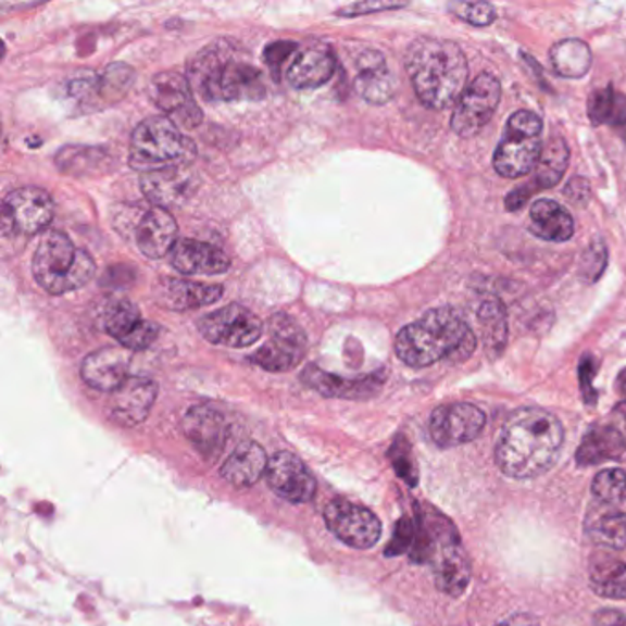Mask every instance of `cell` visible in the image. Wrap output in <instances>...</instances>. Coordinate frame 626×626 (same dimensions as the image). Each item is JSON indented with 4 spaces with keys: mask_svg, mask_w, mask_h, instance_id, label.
Here are the masks:
<instances>
[{
    "mask_svg": "<svg viewBox=\"0 0 626 626\" xmlns=\"http://www.w3.org/2000/svg\"><path fill=\"white\" fill-rule=\"evenodd\" d=\"M593 362H591L590 356H585V361L580 362L579 373H580V388H583V393H585L586 402L596 401V391L591 388V377H593Z\"/></svg>",
    "mask_w": 626,
    "mask_h": 626,
    "instance_id": "obj_45",
    "label": "cell"
},
{
    "mask_svg": "<svg viewBox=\"0 0 626 626\" xmlns=\"http://www.w3.org/2000/svg\"><path fill=\"white\" fill-rule=\"evenodd\" d=\"M151 98L173 124L196 129L202 124L201 107L197 105L188 77L178 72H164L151 82Z\"/></svg>",
    "mask_w": 626,
    "mask_h": 626,
    "instance_id": "obj_15",
    "label": "cell"
},
{
    "mask_svg": "<svg viewBox=\"0 0 626 626\" xmlns=\"http://www.w3.org/2000/svg\"><path fill=\"white\" fill-rule=\"evenodd\" d=\"M529 220L533 234L543 241L564 242L574 236L575 221L572 213L550 199L533 202Z\"/></svg>",
    "mask_w": 626,
    "mask_h": 626,
    "instance_id": "obj_28",
    "label": "cell"
},
{
    "mask_svg": "<svg viewBox=\"0 0 626 626\" xmlns=\"http://www.w3.org/2000/svg\"><path fill=\"white\" fill-rule=\"evenodd\" d=\"M535 191H537V186L533 183L527 184L524 188H516L514 191H511V196L505 199V204H508L509 210H518Z\"/></svg>",
    "mask_w": 626,
    "mask_h": 626,
    "instance_id": "obj_47",
    "label": "cell"
},
{
    "mask_svg": "<svg viewBox=\"0 0 626 626\" xmlns=\"http://www.w3.org/2000/svg\"><path fill=\"white\" fill-rule=\"evenodd\" d=\"M567 160H569V149H567V143L562 140V136H550L542 148L537 167H535L533 184L537 186V189L553 188L561 183V178L564 177L567 170Z\"/></svg>",
    "mask_w": 626,
    "mask_h": 626,
    "instance_id": "obj_34",
    "label": "cell"
},
{
    "mask_svg": "<svg viewBox=\"0 0 626 626\" xmlns=\"http://www.w3.org/2000/svg\"><path fill=\"white\" fill-rule=\"evenodd\" d=\"M34 278L48 295L60 296L84 289L95 278V258L77 249L71 237L60 230L42 236L32 260Z\"/></svg>",
    "mask_w": 626,
    "mask_h": 626,
    "instance_id": "obj_5",
    "label": "cell"
},
{
    "mask_svg": "<svg viewBox=\"0 0 626 626\" xmlns=\"http://www.w3.org/2000/svg\"><path fill=\"white\" fill-rule=\"evenodd\" d=\"M593 497L603 505H614L626 498V473L623 468H604L591 481Z\"/></svg>",
    "mask_w": 626,
    "mask_h": 626,
    "instance_id": "obj_38",
    "label": "cell"
},
{
    "mask_svg": "<svg viewBox=\"0 0 626 626\" xmlns=\"http://www.w3.org/2000/svg\"><path fill=\"white\" fill-rule=\"evenodd\" d=\"M502 98V85L492 74H479L473 84L461 95L452 113V130L463 138L478 135L489 124L492 114L497 113Z\"/></svg>",
    "mask_w": 626,
    "mask_h": 626,
    "instance_id": "obj_11",
    "label": "cell"
},
{
    "mask_svg": "<svg viewBox=\"0 0 626 626\" xmlns=\"http://www.w3.org/2000/svg\"><path fill=\"white\" fill-rule=\"evenodd\" d=\"M586 533L593 542L610 548V550H625L626 548V513L621 511H606L596 509L591 511L586 521Z\"/></svg>",
    "mask_w": 626,
    "mask_h": 626,
    "instance_id": "obj_32",
    "label": "cell"
},
{
    "mask_svg": "<svg viewBox=\"0 0 626 626\" xmlns=\"http://www.w3.org/2000/svg\"><path fill=\"white\" fill-rule=\"evenodd\" d=\"M143 196L153 206H183L199 188V177L189 166L164 167L159 172L143 173L140 178Z\"/></svg>",
    "mask_w": 626,
    "mask_h": 626,
    "instance_id": "obj_19",
    "label": "cell"
},
{
    "mask_svg": "<svg viewBox=\"0 0 626 626\" xmlns=\"http://www.w3.org/2000/svg\"><path fill=\"white\" fill-rule=\"evenodd\" d=\"M551 66L562 77L579 79L586 76L591 68V50L585 41L566 39L556 42L550 52Z\"/></svg>",
    "mask_w": 626,
    "mask_h": 626,
    "instance_id": "obj_33",
    "label": "cell"
},
{
    "mask_svg": "<svg viewBox=\"0 0 626 626\" xmlns=\"http://www.w3.org/2000/svg\"><path fill=\"white\" fill-rule=\"evenodd\" d=\"M423 521L436 540L434 551L436 586L447 596H463L471 583L473 567L454 526L436 511H431L430 516H423Z\"/></svg>",
    "mask_w": 626,
    "mask_h": 626,
    "instance_id": "obj_8",
    "label": "cell"
},
{
    "mask_svg": "<svg viewBox=\"0 0 626 626\" xmlns=\"http://www.w3.org/2000/svg\"><path fill=\"white\" fill-rule=\"evenodd\" d=\"M53 213L52 197L45 189H13L2 201V236H36L52 223Z\"/></svg>",
    "mask_w": 626,
    "mask_h": 626,
    "instance_id": "obj_9",
    "label": "cell"
},
{
    "mask_svg": "<svg viewBox=\"0 0 626 626\" xmlns=\"http://www.w3.org/2000/svg\"><path fill=\"white\" fill-rule=\"evenodd\" d=\"M133 234H135L136 247L146 258L160 260L166 254H172V250L177 245V221L173 220L172 213L167 210L156 206L148 208L140 215Z\"/></svg>",
    "mask_w": 626,
    "mask_h": 626,
    "instance_id": "obj_20",
    "label": "cell"
},
{
    "mask_svg": "<svg viewBox=\"0 0 626 626\" xmlns=\"http://www.w3.org/2000/svg\"><path fill=\"white\" fill-rule=\"evenodd\" d=\"M455 15L473 26H489L497 21V12L487 2H461L452 7Z\"/></svg>",
    "mask_w": 626,
    "mask_h": 626,
    "instance_id": "obj_39",
    "label": "cell"
},
{
    "mask_svg": "<svg viewBox=\"0 0 626 626\" xmlns=\"http://www.w3.org/2000/svg\"><path fill=\"white\" fill-rule=\"evenodd\" d=\"M130 351L125 348H103L90 353L82 364L85 385L98 391L113 393L129 378Z\"/></svg>",
    "mask_w": 626,
    "mask_h": 626,
    "instance_id": "obj_21",
    "label": "cell"
},
{
    "mask_svg": "<svg viewBox=\"0 0 626 626\" xmlns=\"http://www.w3.org/2000/svg\"><path fill=\"white\" fill-rule=\"evenodd\" d=\"M617 412H619V415L623 417L626 425V401L621 402L619 406H617Z\"/></svg>",
    "mask_w": 626,
    "mask_h": 626,
    "instance_id": "obj_50",
    "label": "cell"
},
{
    "mask_svg": "<svg viewBox=\"0 0 626 626\" xmlns=\"http://www.w3.org/2000/svg\"><path fill=\"white\" fill-rule=\"evenodd\" d=\"M497 626H540L537 617H533L529 614H516L511 615L508 619L502 621L500 625Z\"/></svg>",
    "mask_w": 626,
    "mask_h": 626,
    "instance_id": "obj_48",
    "label": "cell"
},
{
    "mask_svg": "<svg viewBox=\"0 0 626 626\" xmlns=\"http://www.w3.org/2000/svg\"><path fill=\"white\" fill-rule=\"evenodd\" d=\"M564 443V426L540 408H522L503 423L497 441V465L513 479H533L555 465Z\"/></svg>",
    "mask_w": 626,
    "mask_h": 626,
    "instance_id": "obj_1",
    "label": "cell"
},
{
    "mask_svg": "<svg viewBox=\"0 0 626 626\" xmlns=\"http://www.w3.org/2000/svg\"><path fill=\"white\" fill-rule=\"evenodd\" d=\"M542 118L533 111H516L509 118L494 153V170L508 178L526 177L542 154Z\"/></svg>",
    "mask_w": 626,
    "mask_h": 626,
    "instance_id": "obj_7",
    "label": "cell"
},
{
    "mask_svg": "<svg viewBox=\"0 0 626 626\" xmlns=\"http://www.w3.org/2000/svg\"><path fill=\"white\" fill-rule=\"evenodd\" d=\"M302 380L309 388L318 391L325 397H342V399H366V397L377 393L383 385V378L377 375L372 377L355 378L346 380L331 373L322 372L318 366H309L302 373Z\"/></svg>",
    "mask_w": 626,
    "mask_h": 626,
    "instance_id": "obj_27",
    "label": "cell"
},
{
    "mask_svg": "<svg viewBox=\"0 0 626 626\" xmlns=\"http://www.w3.org/2000/svg\"><path fill=\"white\" fill-rule=\"evenodd\" d=\"M113 164L105 149L92 146H66L55 154V166L61 173L71 177H85V175H100L105 173Z\"/></svg>",
    "mask_w": 626,
    "mask_h": 626,
    "instance_id": "obj_30",
    "label": "cell"
},
{
    "mask_svg": "<svg viewBox=\"0 0 626 626\" xmlns=\"http://www.w3.org/2000/svg\"><path fill=\"white\" fill-rule=\"evenodd\" d=\"M593 623L596 626H626V614L619 610L604 609L597 612Z\"/></svg>",
    "mask_w": 626,
    "mask_h": 626,
    "instance_id": "obj_46",
    "label": "cell"
},
{
    "mask_svg": "<svg viewBox=\"0 0 626 626\" xmlns=\"http://www.w3.org/2000/svg\"><path fill=\"white\" fill-rule=\"evenodd\" d=\"M160 327L154 324V322H149V320H142L140 324L136 325L135 331L130 333L129 337L124 338L120 346L129 351H142V349H148L154 340L159 338Z\"/></svg>",
    "mask_w": 626,
    "mask_h": 626,
    "instance_id": "obj_40",
    "label": "cell"
},
{
    "mask_svg": "<svg viewBox=\"0 0 626 626\" xmlns=\"http://www.w3.org/2000/svg\"><path fill=\"white\" fill-rule=\"evenodd\" d=\"M298 48H296V42L279 41L272 42L271 47H266L265 61L271 66V71L274 72V77L278 79L279 71H281V65H284L285 60H289L290 55H296Z\"/></svg>",
    "mask_w": 626,
    "mask_h": 626,
    "instance_id": "obj_43",
    "label": "cell"
},
{
    "mask_svg": "<svg viewBox=\"0 0 626 626\" xmlns=\"http://www.w3.org/2000/svg\"><path fill=\"white\" fill-rule=\"evenodd\" d=\"M268 461L271 460L266 458L265 449L260 443L245 441L221 465V476L237 489H247L263 478Z\"/></svg>",
    "mask_w": 626,
    "mask_h": 626,
    "instance_id": "obj_26",
    "label": "cell"
},
{
    "mask_svg": "<svg viewBox=\"0 0 626 626\" xmlns=\"http://www.w3.org/2000/svg\"><path fill=\"white\" fill-rule=\"evenodd\" d=\"M404 63L415 95L428 109L443 111L467 89V58L455 42L420 37L408 47Z\"/></svg>",
    "mask_w": 626,
    "mask_h": 626,
    "instance_id": "obj_2",
    "label": "cell"
},
{
    "mask_svg": "<svg viewBox=\"0 0 626 626\" xmlns=\"http://www.w3.org/2000/svg\"><path fill=\"white\" fill-rule=\"evenodd\" d=\"M100 318L103 331L118 338V342L129 337L130 333L135 331L136 325L143 320L135 303L124 298L107 302L101 309Z\"/></svg>",
    "mask_w": 626,
    "mask_h": 626,
    "instance_id": "obj_36",
    "label": "cell"
},
{
    "mask_svg": "<svg viewBox=\"0 0 626 626\" xmlns=\"http://www.w3.org/2000/svg\"><path fill=\"white\" fill-rule=\"evenodd\" d=\"M415 529L414 522L408 521V518H402L399 524H397L396 533H393V538H391L390 546H388V555H401L408 548L415 542Z\"/></svg>",
    "mask_w": 626,
    "mask_h": 626,
    "instance_id": "obj_42",
    "label": "cell"
},
{
    "mask_svg": "<svg viewBox=\"0 0 626 626\" xmlns=\"http://www.w3.org/2000/svg\"><path fill=\"white\" fill-rule=\"evenodd\" d=\"M626 455V441L612 426H596L586 434L577 450V463L583 467L599 465L604 461H619Z\"/></svg>",
    "mask_w": 626,
    "mask_h": 626,
    "instance_id": "obj_29",
    "label": "cell"
},
{
    "mask_svg": "<svg viewBox=\"0 0 626 626\" xmlns=\"http://www.w3.org/2000/svg\"><path fill=\"white\" fill-rule=\"evenodd\" d=\"M197 327L204 340L225 348H249L263 335V322L237 303L202 316Z\"/></svg>",
    "mask_w": 626,
    "mask_h": 626,
    "instance_id": "obj_12",
    "label": "cell"
},
{
    "mask_svg": "<svg viewBox=\"0 0 626 626\" xmlns=\"http://www.w3.org/2000/svg\"><path fill=\"white\" fill-rule=\"evenodd\" d=\"M223 285L197 284L183 279L164 278L156 287V302L170 311H189L206 308L223 298Z\"/></svg>",
    "mask_w": 626,
    "mask_h": 626,
    "instance_id": "obj_25",
    "label": "cell"
},
{
    "mask_svg": "<svg viewBox=\"0 0 626 626\" xmlns=\"http://www.w3.org/2000/svg\"><path fill=\"white\" fill-rule=\"evenodd\" d=\"M355 90L372 105H385L396 95V79L377 50H364L356 60Z\"/></svg>",
    "mask_w": 626,
    "mask_h": 626,
    "instance_id": "obj_24",
    "label": "cell"
},
{
    "mask_svg": "<svg viewBox=\"0 0 626 626\" xmlns=\"http://www.w3.org/2000/svg\"><path fill=\"white\" fill-rule=\"evenodd\" d=\"M196 156V142L180 133L167 116L143 120L130 136L129 164L136 172L189 166Z\"/></svg>",
    "mask_w": 626,
    "mask_h": 626,
    "instance_id": "obj_6",
    "label": "cell"
},
{
    "mask_svg": "<svg viewBox=\"0 0 626 626\" xmlns=\"http://www.w3.org/2000/svg\"><path fill=\"white\" fill-rule=\"evenodd\" d=\"M479 333L484 338L485 349L491 356H498L508 343V313L500 298L489 296L478 308Z\"/></svg>",
    "mask_w": 626,
    "mask_h": 626,
    "instance_id": "obj_31",
    "label": "cell"
},
{
    "mask_svg": "<svg viewBox=\"0 0 626 626\" xmlns=\"http://www.w3.org/2000/svg\"><path fill=\"white\" fill-rule=\"evenodd\" d=\"M337 71V58L327 45H311L298 50L287 71V82L296 90L318 89Z\"/></svg>",
    "mask_w": 626,
    "mask_h": 626,
    "instance_id": "obj_22",
    "label": "cell"
},
{
    "mask_svg": "<svg viewBox=\"0 0 626 626\" xmlns=\"http://www.w3.org/2000/svg\"><path fill=\"white\" fill-rule=\"evenodd\" d=\"M329 531L355 550H370L380 538L383 526L375 513L346 500H333L324 513Z\"/></svg>",
    "mask_w": 626,
    "mask_h": 626,
    "instance_id": "obj_14",
    "label": "cell"
},
{
    "mask_svg": "<svg viewBox=\"0 0 626 626\" xmlns=\"http://www.w3.org/2000/svg\"><path fill=\"white\" fill-rule=\"evenodd\" d=\"M476 343L471 325L455 309L439 308L402 327L396 338V353L406 366L428 367L445 359L468 361Z\"/></svg>",
    "mask_w": 626,
    "mask_h": 626,
    "instance_id": "obj_3",
    "label": "cell"
},
{
    "mask_svg": "<svg viewBox=\"0 0 626 626\" xmlns=\"http://www.w3.org/2000/svg\"><path fill=\"white\" fill-rule=\"evenodd\" d=\"M159 396V385L148 377H129L125 385L113 391L107 402L109 420L124 428L140 425L148 420Z\"/></svg>",
    "mask_w": 626,
    "mask_h": 626,
    "instance_id": "obj_18",
    "label": "cell"
},
{
    "mask_svg": "<svg viewBox=\"0 0 626 626\" xmlns=\"http://www.w3.org/2000/svg\"><path fill=\"white\" fill-rule=\"evenodd\" d=\"M172 265L186 276H217L230 268V258L210 242L180 239L172 250Z\"/></svg>",
    "mask_w": 626,
    "mask_h": 626,
    "instance_id": "obj_23",
    "label": "cell"
},
{
    "mask_svg": "<svg viewBox=\"0 0 626 626\" xmlns=\"http://www.w3.org/2000/svg\"><path fill=\"white\" fill-rule=\"evenodd\" d=\"M183 431L189 443L208 461L217 460L230 438V425L225 415L208 404L189 408L184 415Z\"/></svg>",
    "mask_w": 626,
    "mask_h": 626,
    "instance_id": "obj_17",
    "label": "cell"
},
{
    "mask_svg": "<svg viewBox=\"0 0 626 626\" xmlns=\"http://www.w3.org/2000/svg\"><path fill=\"white\" fill-rule=\"evenodd\" d=\"M266 484L279 498L290 503H308L316 492V479L298 455L279 450L266 468Z\"/></svg>",
    "mask_w": 626,
    "mask_h": 626,
    "instance_id": "obj_16",
    "label": "cell"
},
{
    "mask_svg": "<svg viewBox=\"0 0 626 626\" xmlns=\"http://www.w3.org/2000/svg\"><path fill=\"white\" fill-rule=\"evenodd\" d=\"M590 586L604 599H626V562L601 559L590 567Z\"/></svg>",
    "mask_w": 626,
    "mask_h": 626,
    "instance_id": "obj_35",
    "label": "cell"
},
{
    "mask_svg": "<svg viewBox=\"0 0 626 626\" xmlns=\"http://www.w3.org/2000/svg\"><path fill=\"white\" fill-rule=\"evenodd\" d=\"M406 7V2H359V4H351V7L338 10V17H361L367 13L388 12V10H401Z\"/></svg>",
    "mask_w": 626,
    "mask_h": 626,
    "instance_id": "obj_44",
    "label": "cell"
},
{
    "mask_svg": "<svg viewBox=\"0 0 626 626\" xmlns=\"http://www.w3.org/2000/svg\"><path fill=\"white\" fill-rule=\"evenodd\" d=\"M191 89L210 103L260 101L266 96L263 76L254 65L237 60L234 48L215 42L188 63Z\"/></svg>",
    "mask_w": 626,
    "mask_h": 626,
    "instance_id": "obj_4",
    "label": "cell"
},
{
    "mask_svg": "<svg viewBox=\"0 0 626 626\" xmlns=\"http://www.w3.org/2000/svg\"><path fill=\"white\" fill-rule=\"evenodd\" d=\"M566 196L574 202H586L588 201V197H590V184H588L586 178L583 180V184H580V188L577 189L572 188V186L567 184Z\"/></svg>",
    "mask_w": 626,
    "mask_h": 626,
    "instance_id": "obj_49",
    "label": "cell"
},
{
    "mask_svg": "<svg viewBox=\"0 0 626 626\" xmlns=\"http://www.w3.org/2000/svg\"><path fill=\"white\" fill-rule=\"evenodd\" d=\"M308 337L302 327L287 314H274L268 320V342L258 349L250 362L266 372H289L305 359Z\"/></svg>",
    "mask_w": 626,
    "mask_h": 626,
    "instance_id": "obj_10",
    "label": "cell"
},
{
    "mask_svg": "<svg viewBox=\"0 0 626 626\" xmlns=\"http://www.w3.org/2000/svg\"><path fill=\"white\" fill-rule=\"evenodd\" d=\"M487 425L484 410L468 402H452L436 408L430 415L428 430L434 443L441 449H454L478 438Z\"/></svg>",
    "mask_w": 626,
    "mask_h": 626,
    "instance_id": "obj_13",
    "label": "cell"
},
{
    "mask_svg": "<svg viewBox=\"0 0 626 626\" xmlns=\"http://www.w3.org/2000/svg\"><path fill=\"white\" fill-rule=\"evenodd\" d=\"M604 266H606V249L603 242H593L583 260V274L590 281H597Z\"/></svg>",
    "mask_w": 626,
    "mask_h": 626,
    "instance_id": "obj_41",
    "label": "cell"
},
{
    "mask_svg": "<svg viewBox=\"0 0 626 626\" xmlns=\"http://www.w3.org/2000/svg\"><path fill=\"white\" fill-rule=\"evenodd\" d=\"M588 111L591 122L596 125L626 124V98L617 95L612 87L593 92L588 103Z\"/></svg>",
    "mask_w": 626,
    "mask_h": 626,
    "instance_id": "obj_37",
    "label": "cell"
}]
</instances>
